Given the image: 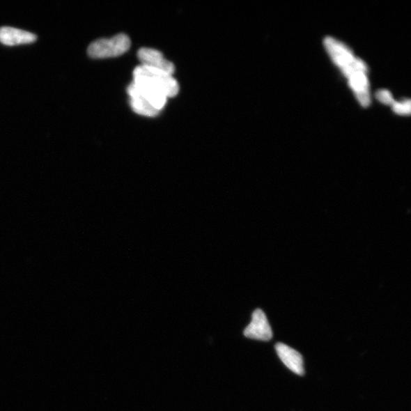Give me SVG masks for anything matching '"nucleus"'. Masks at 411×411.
Listing matches in <instances>:
<instances>
[{"label": "nucleus", "instance_id": "nucleus-5", "mask_svg": "<svg viewBox=\"0 0 411 411\" xmlns=\"http://www.w3.org/2000/svg\"><path fill=\"white\" fill-rule=\"evenodd\" d=\"M138 59L144 67L162 71L173 76L175 65L164 59L162 54L155 49L144 47L138 52Z\"/></svg>", "mask_w": 411, "mask_h": 411}, {"label": "nucleus", "instance_id": "nucleus-1", "mask_svg": "<svg viewBox=\"0 0 411 411\" xmlns=\"http://www.w3.org/2000/svg\"><path fill=\"white\" fill-rule=\"evenodd\" d=\"M327 51L334 62L339 65L350 82L359 103L364 107L370 104L367 68L364 61L356 59L349 49L332 38L325 40Z\"/></svg>", "mask_w": 411, "mask_h": 411}, {"label": "nucleus", "instance_id": "nucleus-2", "mask_svg": "<svg viewBox=\"0 0 411 411\" xmlns=\"http://www.w3.org/2000/svg\"><path fill=\"white\" fill-rule=\"evenodd\" d=\"M134 84L146 100L161 111L168 98L175 97L179 86L173 76L166 72L139 65L134 71Z\"/></svg>", "mask_w": 411, "mask_h": 411}, {"label": "nucleus", "instance_id": "nucleus-9", "mask_svg": "<svg viewBox=\"0 0 411 411\" xmlns=\"http://www.w3.org/2000/svg\"><path fill=\"white\" fill-rule=\"evenodd\" d=\"M393 110L394 112L398 114H410V100L404 101L402 102H394L392 104Z\"/></svg>", "mask_w": 411, "mask_h": 411}, {"label": "nucleus", "instance_id": "nucleus-8", "mask_svg": "<svg viewBox=\"0 0 411 411\" xmlns=\"http://www.w3.org/2000/svg\"><path fill=\"white\" fill-rule=\"evenodd\" d=\"M127 93L130 98L131 108L137 114L146 117H156L160 113L139 93L134 82L128 86Z\"/></svg>", "mask_w": 411, "mask_h": 411}, {"label": "nucleus", "instance_id": "nucleus-3", "mask_svg": "<svg viewBox=\"0 0 411 411\" xmlns=\"http://www.w3.org/2000/svg\"><path fill=\"white\" fill-rule=\"evenodd\" d=\"M130 45V38L125 34H119L109 39L93 41L88 47V54L93 59H111L125 54Z\"/></svg>", "mask_w": 411, "mask_h": 411}, {"label": "nucleus", "instance_id": "nucleus-7", "mask_svg": "<svg viewBox=\"0 0 411 411\" xmlns=\"http://www.w3.org/2000/svg\"><path fill=\"white\" fill-rule=\"evenodd\" d=\"M37 36L32 33L12 27L0 28V42L6 46H16L35 42Z\"/></svg>", "mask_w": 411, "mask_h": 411}, {"label": "nucleus", "instance_id": "nucleus-10", "mask_svg": "<svg viewBox=\"0 0 411 411\" xmlns=\"http://www.w3.org/2000/svg\"><path fill=\"white\" fill-rule=\"evenodd\" d=\"M376 97L385 104H391L394 102L391 94L387 90H380L376 93Z\"/></svg>", "mask_w": 411, "mask_h": 411}, {"label": "nucleus", "instance_id": "nucleus-6", "mask_svg": "<svg viewBox=\"0 0 411 411\" xmlns=\"http://www.w3.org/2000/svg\"><path fill=\"white\" fill-rule=\"evenodd\" d=\"M275 348L278 357L288 369L299 375L305 373L303 358L298 351L282 343H277Z\"/></svg>", "mask_w": 411, "mask_h": 411}, {"label": "nucleus", "instance_id": "nucleus-4", "mask_svg": "<svg viewBox=\"0 0 411 411\" xmlns=\"http://www.w3.org/2000/svg\"><path fill=\"white\" fill-rule=\"evenodd\" d=\"M244 335L247 339L262 341L272 339V329L264 311L258 309L253 312L251 323L245 329Z\"/></svg>", "mask_w": 411, "mask_h": 411}]
</instances>
